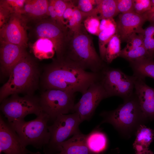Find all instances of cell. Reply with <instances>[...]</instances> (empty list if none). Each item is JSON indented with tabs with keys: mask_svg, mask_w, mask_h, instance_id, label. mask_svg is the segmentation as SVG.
Listing matches in <instances>:
<instances>
[{
	"mask_svg": "<svg viewBox=\"0 0 154 154\" xmlns=\"http://www.w3.org/2000/svg\"><path fill=\"white\" fill-rule=\"evenodd\" d=\"M101 20L99 27L100 32L106 28L116 24L113 18L104 19Z\"/></svg>",
	"mask_w": 154,
	"mask_h": 154,
	"instance_id": "37",
	"label": "cell"
},
{
	"mask_svg": "<svg viewBox=\"0 0 154 154\" xmlns=\"http://www.w3.org/2000/svg\"><path fill=\"white\" fill-rule=\"evenodd\" d=\"M35 29L39 38H47L52 42L57 58H61L67 43L69 31L68 28L50 19L38 23Z\"/></svg>",
	"mask_w": 154,
	"mask_h": 154,
	"instance_id": "10",
	"label": "cell"
},
{
	"mask_svg": "<svg viewBox=\"0 0 154 154\" xmlns=\"http://www.w3.org/2000/svg\"><path fill=\"white\" fill-rule=\"evenodd\" d=\"M47 15L52 20L57 22V18L55 9L52 0L49 1Z\"/></svg>",
	"mask_w": 154,
	"mask_h": 154,
	"instance_id": "38",
	"label": "cell"
},
{
	"mask_svg": "<svg viewBox=\"0 0 154 154\" xmlns=\"http://www.w3.org/2000/svg\"><path fill=\"white\" fill-rule=\"evenodd\" d=\"M0 109L9 122L24 119L30 114L38 116L42 111L39 98L33 95L21 97L17 94H12L1 102Z\"/></svg>",
	"mask_w": 154,
	"mask_h": 154,
	"instance_id": "8",
	"label": "cell"
},
{
	"mask_svg": "<svg viewBox=\"0 0 154 154\" xmlns=\"http://www.w3.org/2000/svg\"><path fill=\"white\" fill-rule=\"evenodd\" d=\"M107 98L106 92L99 81L90 85L75 104L71 111L79 114L82 122L88 120L101 101Z\"/></svg>",
	"mask_w": 154,
	"mask_h": 154,
	"instance_id": "11",
	"label": "cell"
},
{
	"mask_svg": "<svg viewBox=\"0 0 154 154\" xmlns=\"http://www.w3.org/2000/svg\"><path fill=\"white\" fill-rule=\"evenodd\" d=\"M49 1L46 0H25L23 13L35 17L47 15Z\"/></svg>",
	"mask_w": 154,
	"mask_h": 154,
	"instance_id": "23",
	"label": "cell"
},
{
	"mask_svg": "<svg viewBox=\"0 0 154 154\" xmlns=\"http://www.w3.org/2000/svg\"><path fill=\"white\" fill-rule=\"evenodd\" d=\"M39 98L42 111L53 121L58 116L68 113L75 104L74 93L59 89L45 90Z\"/></svg>",
	"mask_w": 154,
	"mask_h": 154,
	"instance_id": "9",
	"label": "cell"
},
{
	"mask_svg": "<svg viewBox=\"0 0 154 154\" xmlns=\"http://www.w3.org/2000/svg\"><path fill=\"white\" fill-rule=\"evenodd\" d=\"M21 14L13 13L0 28V41L18 45L26 48L28 38Z\"/></svg>",
	"mask_w": 154,
	"mask_h": 154,
	"instance_id": "13",
	"label": "cell"
},
{
	"mask_svg": "<svg viewBox=\"0 0 154 154\" xmlns=\"http://www.w3.org/2000/svg\"><path fill=\"white\" fill-rule=\"evenodd\" d=\"M141 34L144 46L150 57L153 59L154 57V24L151 23L148 27L144 29Z\"/></svg>",
	"mask_w": 154,
	"mask_h": 154,
	"instance_id": "27",
	"label": "cell"
},
{
	"mask_svg": "<svg viewBox=\"0 0 154 154\" xmlns=\"http://www.w3.org/2000/svg\"><path fill=\"white\" fill-rule=\"evenodd\" d=\"M41 75L37 63L26 52L13 68L8 80L1 87L0 102L13 94L33 95L38 88Z\"/></svg>",
	"mask_w": 154,
	"mask_h": 154,
	"instance_id": "3",
	"label": "cell"
},
{
	"mask_svg": "<svg viewBox=\"0 0 154 154\" xmlns=\"http://www.w3.org/2000/svg\"><path fill=\"white\" fill-rule=\"evenodd\" d=\"M7 121L0 116V154H40L27 149Z\"/></svg>",
	"mask_w": 154,
	"mask_h": 154,
	"instance_id": "12",
	"label": "cell"
},
{
	"mask_svg": "<svg viewBox=\"0 0 154 154\" xmlns=\"http://www.w3.org/2000/svg\"><path fill=\"white\" fill-rule=\"evenodd\" d=\"M146 19L151 23L154 24V13L147 17Z\"/></svg>",
	"mask_w": 154,
	"mask_h": 154,
	"instance_id": "40",
	"label": "cell"
},
{
	"mask_svg": "<svg viewBox=\"0 0 154 154\" xmlns=\"http://www.w3.org/2000/svg\"><path fill=\"white\" fill-rule=\"evenodd\" d=\"M86 135L80 131L59 145L56 154H94L88 148Z\"/></svg>",
	"mask_w": 154,
	"mask_h": 154,
	"instance_id": "17",
	"label": "cell"
},
{
	"mask_svg": "<svg viewBox=\"0 0 154 154\" xmlns=\"http://www.w3.org/2000/svg\"><path fill=\"white\" fill-rule=\"evenodd\" d=\"M102 123L112 125L122 136L129 138L136 133L141 125L147 122L134 94L123 100V102L116 109L101 114Z\"/></svg>",
	"mask_w": 154,
	"mask_h": 154,
	"instance_id": "4",
	"label": "cell"
},
{
	"mask_svg": "<svg viewBox=\"0 0 154 154\" xmlns=\"http://www.w3.org/2000/svg\"><path fill=\"white\" fill-rule=\"evenodd\" d=\"M100 73L99 81L108 97L118 96L124 100L134 94L136 78L133 76H129L118 68L110 67L106 65Z\"/></svg>",
	"mask_w": 154,
	"mask_h": 154,
	"instance_id": "6",
	"label": "cell"
},
{
	"mask_svg": "<svg viewBox=\"0 0 154 154\" xmlns=\"http://www.w3.org/2000/svg\"><path fill=\"white\" fill-rule=\"evenodd\" d=\"M135 154H154V153L148 149L141 152H136Z\"/></svg>",
	"mask_w": 154,
	"mask_h": 154,
	"instance_id": "41",
	"label": "cell"
},
{
	"mask_svg": "<svg viewBox=\"0 0 154 154\" xmlns=\"http://www.w3.org/2000/svg\"><path fill=\"white\" fill-rule=\"evenodd\" d=\"M146 21L143 15L134 12L120 14L116 23V33L121 41L127 42L133 34L142 33V26Z\"/></svg>",
	"mask_w": 154,
	"mask_h": 154,
	"instance_id": "14",
	"label": "cell"
},
{
	"mask_svg": "<svg viewBox=\"0 0 154 154\" xmlns=\"http://www.w3.org/2000/svg\"><path fill=\"white\" fill-rule=\"evenodd\" d=\"M96 2L92 15L97 16L100 20L113 18L118 14L116 0H96Z\"/></svg>",
	"mask_w": 154,
	"mask_h": 154,
	"instance_id": "21",
	"label": "cell"
},
{
	"mask_svg": "<svg viewBox=\"0 0 154 154\" xmlns=\"http://www.w3.org/2000/svg\"><path fill=\"white\" fill-rule=\"evenodd\" d=\"M151 1L152 5L151 9L147 12L142 15L146 19L147 17L154 13V0H151Z\"/></svg>",
	"mask_w": 154,
	"mask_h": 154,
	"instance_id": "39",
	"label": "cell"
},
{
	"mask_svg": "<svg viewBox=\"0 0 154 154\" xmlns=\"http://www.w3.org/2000/svg\"><path fill=\"white\" fill-rule=\"evenodd\" d=\"M134 89V94L147 121L154 120V88L146 84L145 80L136 78Z\"/></svg>",
	"mask_w": 154,
	"mask_h": 154,
	"instance_id": "16",
	"label": "cell"
},
{
	"mask_svg": "<svg viewBox=\"0 0 154 154\" xmlns=\"http://www.w3.org/2000/svg\"><path fill=\"white\" fill-rule=\"evenodd\" d=\"M116 24L101 31L98 37V44L100 57L103 61L107 46L112 37L116 33Z\"/></svg>",
	"mask_w": 154,
	"mask_h": 154,
	"instance_id": "26",
	"label": "cell"
},
{
	"mask_svg": "<svg viewBox=\"0 0 154 154\" xmlns=\"http://www.w3.org/2000/svg\"><path fill=\"white\" fill-rule=\"evenodd\" d=\"M135 134L133 146L136 152L148 149L154 139V131L143 125L139 128Z\"/></svg>",
	"mask_w": 154,
	"mask_h": 154,
	"instance_id": "19",
	"label": "cell"
},
{
	"mask_svg": "<svg viewBox=\"0 0 154 154\" xmlns=\"http://www.w3.org/2000/svg\"><path fill=\"white\" fill-rule=\"evenodd\" d=\"M32 50L35 56L41 60L52 58L55 51L52 42L48 39L44 38H39L35 42Z\"/></svg>",
	"mask_w": 154,
	"mask_h": 154,
	"instance_id": "22",
	"label": "cell"
},
{
	"mask_svg": "<svg viewBox=\"0 0 154 154\" xmlns=\"http://www.w3.org/2000/svg\"><path fill=\"white\" fill-rule=\"evenodd\" d=\"M119 56L125 59L129 63L146 59H152L143 45L130 48L125 47L121 50Z\"/></svg>",
	"mask_w": 154,
	"mask_h": 154,
	"instance_id": "24",
	"label": "cell"
},
{
	"mask_svg": "<svg viewBox=\"0 0 154 154\" xmlns=\"http://www.w3.org/2000/svg\"><path fill=\"white\" fill-rule=\"evenodd\" d=\"M88 17L87 15L78 10L76 6L72 16L66 26L72 32L79 29L82 25V22Z\"/></svg>",
	"mask_w": 154,
	"mask_h": 154,
	"instance_id": "28",
	"label": "cell"
},
{
	"mask_svg": "<svg viewBox=\"0 0 154 154\" xmlns=\"http://www.w3.org/2000/svg\"><path fill=\"white\" fill-rule=\"evenodd\" d=\"M133 9L135 13L142 15L151 8V0H133Z\"/></svg>",
	"mask_w": 154,
	"mask_h": 154,
	"instance_id": "32",
	"label": "cell"
},
{
	"mask_svg": "<svg viewBox=\"0 0 154 154\" xmlns=\"http://www.w3.org/2000/svg\"><path fill=\"white\" fill-rule=\"evenodd\" d=\"M56 13L57 22L66 26L63 18L64 13L67 7L68 1L62 0H52Z\"/></svg>",
	"mask_w": 154,
	"mask_h": 154,
	"instance_id": "31",
	"label": "cell"
},
{
	"mask_svg": "<svg viewBox=\"0 0 154 154\" xmlns=\"http://www.w3.org/2000/svg\"><path fill=\"white\" fill-rule=\"evenodd\" d=\"M76 6L72 1H68L67 7L63 17V20L66 26L72 16Z\"/></svg>",
	"mask_w": 154,
	"mask_h": 154,
	"instance_id": "36",
	"label": "cell"
},
{
	"mask_svg": "<svg viewBox=\"0 0 154 154\" xmlns=\"http://www.w3.org/2000/svg\"><path fill=\"white\" fill-rule=\"evenodd\" d=\"M50 120L48 115L42 111L35 119L30 121L22 119L8 122L25 147L30 145L41 149L50 140V135L47 125Z\"/></svg>",
	"mask_w": 154,
	"mask_h": 154,
	"instance_id": "5",
	"label": "cell"
},
{
	"mask_svg": "<svg viewBox=\"0 0 154 154\" xmlns=\"http://www.w3.org/2000/svg\"><path fill=\"white\" fill-rule=\"evenodd\" d=\"M20 46L0 41V69L4 76L9 77L14 66L27 52Z\"/></svg>",
	"mask_w": 154,
	"mask_h": 154,
	"instance_id": "15",
	"label": "cell"
},
{
	"mask_svg": "<svg viewBox=\"0 0 154 154\" xmlns=\"http://www.w3.org/2000/svg\"><path fill=\"white\" fill-rule=\"evenodd\" d=\"M133 72V76L145 80L146 77L154 79V60L149 58L130 62Z\"/></svg>",
	"mask_w": 154,
	"mask_h": 154,
	"instance_id": "20",
	"label": "cell"
},
{
	"mask_svg": "<svg viewBox=\"0 0 154 154\" xmlns=\"http://www.w3.org/2000/svg\"><path fill=\"white\" fill-rule=\"evenodd\" d=\"M25 0H7L0 1V6L9 10L11 13H23Z\"/></svg>",
	"mask_w": 154,
	"mask_h": 154,
	"instance_id": "30",
	"label": "cell"
},
{
	"mask_svg": "<svg viewBox=\"0 0 154 154\" xmlns=\"http://www.w3.org/2000/svg\"><path fill=\"white\" fill-rule=\"evenodd\" d=\"M100 20L96 16L91 15L86 18L83 21V25L87 32L98 36Z\"/></svg>",
	"mask_w": 154,
	"mask_h": 154,
	"instance_id": "29",
	"label": "cell"
},
{
	"mask_svg": "<svg viewBox=\"0 0 154 154\" xmlns=\"http://www.w3.org/2000/svg\"><path fill=\"white\" fill-rule=\"evenodd\" d=\"M121 40L116 33L111 38L106 48L104 62L109 64L119 56L121 51Z\"/></svg>",
	"mask_w": 154,
	"mask_h": 154,
	"instance_id": "25",
	"label": "cell"
},
{
	"mask_svg": "<svg viewBox=\"0 0 154 154\" xmlns=\"http://www.w3.org/2000/svg\"><path fill=\"white\" fill-rule=\"evenodd\" d=\"M118 14L134 12L133 0H116Z\"/></svg>",
	"mask_w": 154,
	"mask_h": 154,
	"instance_id": "34",
	"label": "cell"
},
{
	"mask_svg": "<svg viewBox=\"0 0 154 154\" xmlns=\"http://www.w3.org/2000/svg\"><path fill=\"white\" fill-rule=\"evenodd\" d=\"M60 59L95 73L99 72L106 65L97 53L83 24L75 32L69 30L66 46Z\"/></svg>",
	"mask_w": 154,
	"mask_h": 154,
	"instance_id": "2",
	"label": "cell"
},
{
	"mask_svg": "<svg viewBox=\"0 0 154 154\" xmlns=\"http://www.w3.org/2000/svg\"><path fill=\"white\" fill-rule=\"evenodd\" d=\"M82 122L76 112L58 116L48 128L50 135L48 143L43 148L44 154H56L60 143L69 137L80 131L79 126Z\"/></svg>",
	"mask_w": 154,
	"mask_h": 154,
	"instance_id": "7",
	"label": "cell"
},
{
	"mask_svg": "<svg viewBox=\"0 0 154 154\" xmlns=\"http://www.w3.org/2000/svg\"><path fill=\"white\" fill-rule=\"evenodd\" d=\"M96 4V0H80L78 1L76 6L79 10L86 14L88 16L91 15L95 7L94 5Z\"/></svg>",
	"mask_w": 154,
	"mask_h": 154,
	"instance_id": "33",
	"label": "cell"
},
{
	"mask_svg": "<svg viewBox=\"0 0 154 154\" xmlns=\"http://www.w3.org/2000/svg\"><path fill=\"white\" fill-rule=\"evenodd\" d=\"M125 47L127 48L140 46L143 45L141 35L140 34H134L129 39Z\"/></svg>",
	"mask_w": 154,
	"mask_h": 154,
	"instance_id": "35",
	"label": "cell"
},
{
	"mask_svg": "<svg viewBox=\"0 0 154 154\" xmlns=\"http://www.w3.org/2000/svg\"><path fill=\"white\" fill-rule=\"evenodd\" d=\"M100 76V72H88L62 59L56 58L45 66L40 83L44 90L57 89L82 94L91 84L99 80Z\"/></svg>",
	"mask_w": 154,
	"mask_h": 154,
	"instance_id": "1",
	"label": "cell"
},
{
	"mask_svg": "<svg viewBox=\"0 0 154 154\" xmlns=\"http://www.w3.org/2000/svg\"><path fill=\"white\" fill-rule=\"evenodd\" d=\"M86 142L90 151L94 154H97L106 149L108 141L104 132L96 129L86 135Z\"/></svg>",
	"mask_w": 154,
	"mask_h": 154,
	"instance_id": "18",
	"label": "cell"
}]
</instances>
